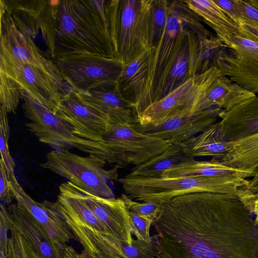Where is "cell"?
<instances>
[{"instance_id":"6da1fadb","label":"cell","mask_w":258,"mask_h":258,"mask_svg":"<svg viewBox=\"0 0 258 258\" xmlns=\"http://www.w3.org/2000/svg\"><path fill=\"white\" fill-rule=\"evenodd\" d=\"M152 225L157 258H258V224L243 196H179L162 206Z\"/></svg>"},{"instance_id":"7a4b0ae2","label":"cell","mask_w":258,"mask_h":258,"mask_svg":"<svg viewBox=\"0 0 258 258\" xmlns=\"http://www.w3.org/2000/svg\"><path fill=\"white\" fill-rule=\"evenodd\" d=\"M53 58L90 54L116 59L105 1L55 0Z\"/></svg>"},{"instance_id":"3957f363","label":"cell","mask_w":258,"mask_h":258,"mask_svg":"<svg viewBox=\"0 0 258 258\" xmlns=\"http://www.w3.org/2000/svg\"><path fill=\"white\" fill-rule=\"evenodd\" d=\"M118 181L132 200L162 206L179 196L201 192L244 197L248 180L238 176L145 177L127 174Z\"/></svg>"},{"instance_id":"277c9868","label":"cell","mask_w":258,"mask_h":258,"mask_svg":"<svg viewBox=\"0 0 258 258\" xmlns=\"http://www.w3.org/2000/svg\"><path fill=\"white\" fill-rule=\"evenodd\" d=\"M152 0L105 1L116 59L126 64L150 47Z\"/></svg>"},{"instance_id":"5b68a950","label":"cell","mask_w":258,"mask_h":258,"mask_svg":"<svg viewBox=\"0 0 258 258\" xmlns=\"http://www.w3.org/2000/svg\"><path fill=\"white\" fill-rule=\"evenodd\" d=\"M20 92L23 100V109L26 117L30 120L25 125L39 141L56 150L75 148L97 155L109 164L115 165L112 152L102 142L92 141L75 136L58 114L37 102L25 91L20 90Z\"/></svg>"},{"instance_id":"8992f818","label":"cell","mask_w":258,"mask_h":258,"mask_svg":"<svg viewBox=\"0 0 258 258\" xmlns=\"http://www.w3.org/2000/svg\"><path fill=\"white\" fill-rule=\"evenodd\" d=\"M40 165L42 168L68 179L80 189L99 197L115 198L108 181L117 179V168L105 170L107 162L98 156L82 157L67 150H55Z\"/></svg>"},{"instance_id":"52a82bcc","label":"cell","mask_w":258,"mask_h":258,"mask_svg":"<svg viewBox=\"0 0 258 258\" xmlns=\"http://www.w3.org/2000/svg\"><path fill=\"white\" fill-rule=\"evenodd\" d=\"M52 60L68 87L76 92L117 83L123 66L117 59L90 54L67 55Z\"/></svg>"},{"instance_id":"ba28073f","label":"cell","mask_w":258,"mask_h":258,"mask_svg":"<svg viewBox=\"0 0 258 258\" xmlns=\"http://www.w3.org/2000/svg\"><path fill=\"white\" fill-rule=\"evenodd\" d=\"M102 142L112 152L115 161L114 167L137 166L160 154L172 144L142 133L134 123L111 124L103 136Z\"/></svg>"},{"instance_id":"9c48e42d","label":"cell","mask_w":258,"mask_h":258,"mask_svg":"<svg viewBox=\"0 0 258 258\" xmlns=\"http://www.w3.org/2000/svg\"><path fill=\"white\" fill-rule=\"evenodd\" d=\"M222 75L216 67L194 76L161 100L152 103L137 116L141 125H155L179 112L190 110L203 98L213 82Z\"/></svg>"},{"instance_id":"30bf717a","label":"cell","mask_w":258,"mask_h":258,"mask_svg":"<svg viewBox=\"0 0 258 258\" xmlns=\"http://www.w3.org/2000/svg\"><path fill=\"white\" fill-rule=\"evenodd\" d=\"M169 2L165 29L158 44L154 47L142 95L135 108L137 116L152 103L158 84L188 28L181 18L174 1Z\"/></svg>"},{"instance_id":"8fae6325","label":"cell","mask_w":258,"mask_h":258,"mask_svg":"<svg viewBox=\"0 0 258 258\" xmlns=\"http://www.w3.org/2000/svg\"><path fill=\"white\" fill-rule=\"evenodd\" d=\"M0 58L35 66L50 75L66 92L69 89L52 59L35 42L17 27L10 14L1 5Z\"/></svg>"},{"instance_id":"7c38bea8","label":"cell","mask_w":258,"mask_h":258,"mask_svg":"<svg viewBox=\"0 0 258 258\" xmlns=\"http://www.w3.org/2000/svg\"><path fill=\"white\" fill-rule=\"evenodd\" d=\"M214 66L222 75L258 95V42L240 32L230 47L218 53Z\"/></svg>"},{"instance_id":"4fadbf2b","label":"cell","mask_w":258,"mask_h":258,"mask_svg":"<svg viewBox=\"0 0 258 258\" xmlns=\"http://www.w3.org/2000/svg\"><path fill=\"white\" fill-rule=\"evenodd\" d=\"M0 3L25 35L34 41L39 35L41 37L52 59L54 54V1L0 0Z\"/></svg>"},{"instance_id":"5bb4252c","label":"cell","mask_w":258,"mask_h":258,"mask_svg":"<svg viewBox=\"0 0 258 258\" xmlns=\"http://www.w3.org/2000/svg\"><path fill=\"white\" fill-rule=\"evenodd\" d=\"M0 72L39 103L56 113L67 92L50 75L31 64L0 58Z\"/></svg>"},{"instance_id":"9a60e30c","label":"cell","mask_w":258,"mask_h":258,"mask_svg":"<svg viewBox=\"0 0 258 258\" xmlns=\"http://www.w3.org/2000/svg\"><path fill=\"white\" fill-rule=\"evenodd\" d=\"M55 113L74 135L88 140L102 142L111 126L106 114L84 102L72 89L62 96Z\"/></svg>"},{"instance_id":"2e32d148","label":"cell","mask_w":258,"mask_h":258,"mask_svg":"<svg viewBox=\"0 0 258 258\" xmlns=\"http://www.w3.org/2000/svg\"><path fill=\"white\" fill-rule=\"evenodd\" d=\"M222 110L213 107L195 113L187 110L175 114L155 125H141L136 122L134 126L144 134L168 141L172 144H181L216 123Z\"/></svg>"},{"instance_id":"e0dca14e","label":"cell","mask_w":258,"mask_h":258,"mask_svg":"<svg viewBox=\"0 0 258 258\" xmlns=\"http://www.w3.org/2000/svg\"><path fill=\"white\" fill-rule=\"evenodd\" d=\"M199 50V39L187 28L158 84L152 103L168 95L196 75Z\"/></svg>"},{"instance_id":"ac0fdd59","label":"cell","mask_w":258,"mask_h":258,"mask_svg":"<svg viewBox=\"0 0 258 258\" xmlns=\"http://www.w3.org/2000/svg\"><path fill=\"white\" fill-rule=\"evenodd\" d=\"M10 185L17 204L29 213L47 232L52 240L62 249L75 236L61 215L51 202L40 203L33 200L23 189L16 177H9Z\"/></svg>"},{"instance_id":"d6986e66","label":"cell","mask_w":258,"mask_h":258,"mask_svg":"<svg viewBox=\"0 0 258 258\" xmlns=\"http://www.w3.org/2000/svg\"><path fill=\"white\" fill-rule=\"evenodd\" d=\"M75 92L84 102L106 114L111 124L137 122L134 105L122 94L117 82Z\"/></svg>"},{"instance_id":"ffe728a7","label":"cell","mask_w":258,"mask_h":258,"mask_svg":"<svg viewBox=\"0 0 258 258\" xmlns=\"http://www.w3.org/2000/svg\"><path fill=\"white\" fill-rule=\"evenodd\" d=\"M85 201L110 234L121 243L131 245L132 237L129 210L120 198H104L78 188Z\"/></svg>"},{"instance_id":"44dd1931","label":"cell","mask_w":258,"mask_h":258,"mask_svg":"<svg viewBox=\"0 0 258 258\" xmlns=\"http://www.w3.org/2000/svg\"><path fill=\"white\" fill-rule=\"evenodd\" d=\"M59 189L57 200L51 204L67 223H73L100 233L110 234L87 205L84 195L77 187L68 181L62 183Z\"/></svg>"},{"instance_id":"7402d4cb","label":"cell","mask_w":258,"mask_h":258,"mask_svg":"<svg viewBox=\"0 0 258 258\" xmlns=\"http://www.w3.org/2000/svg\"><path fill=\"white\" fill-rule=\"evenodd\" d=\"M223 132L228 140L235 142L258 133V95L235 105L219 115Z\"/></svg>"},{"instance_id":"603a6c76","label":"cell","mask_w":258,"mask_h":258,"mask_svg":"<svg viewBox=\"0 0 258 258\" xmlns=\"http://www.w3.org/2000/svg\"><path fill=\"white\" fill-rule=\"evenodd\" d=\"M10 212L13 222L40 255L43 258H62L63 249L29 213L17 204L10 206Z\"/></svg>"},{"instance_id":"cb8c5ba5","label":"cell","mask_w":258,"mask_h":258,"mask_svg":"<svg viewBox=\"0 0 258 258\" xmlns=\"http://www.w3.org/2000/svg\"><path fill=\"white\" fill-rule=\"evenodd\" d=\"M256 95L221 75L207 89L203 98L190 109L192 113L218 107L228 111L241 102Z\"/></svg>"},{"instance_id":"d4e9b609","label":"cell","mask_w":258,"mask_h":258,"mask_svg":"<svg viewBox=\"0 0 258 258\" xmlns=\"http://www.w3.org/2000/svg\"><path fill=\"white\" fill-rule=\"evenodd\" d=\"M181 145L185 155L189 158L210 157L220 160L232 150L234 142L226 137L219 121Z\"/></svg>"},{"instance_id":"484cf974","label":"cell","mask_w":258,"mask_h":258,"mask_svg":"<svg viewBox=\"0 0 258 258\" xmlns=\"http://www.w3.org/2000/svg\"><path fill=\"white\" fill-rule=\"evenodd\" d=\"M183 1L203 21L214 30L216 37L226 48L230 47L233 38L240 33V28L214 0Z\"/></svg>"},{"instance_id":"4316f807","label":"cell","mask_w":258,"mask_h":258,"mask_svg":"<svg viewBox=\"0 0 258 258\" xmlns=\"http://www.w3.org/2000/svg\"><path fill=\"white\" fill-rule=\"evenodd\" d=\"M154 49V47L148 48L133 61L123 65L117 82L122 94L133 104L135 109L142 95Z\"/></svg>"},{"instance_id":"83f0119b","label":"cell","mask_w":258,"mask_h":258,"mask_svg":"<svg viewBox=\"0 0 258 258\" xmlns=\"http://www.w3.org/2000/svg\"><path fill=\"white\" fill-rule=\"evenodd\" d=\"M255 173L225 165L219 160L198 161L192 158L183 161L164 171L161 177L199 176L204 177L238 176L252 177Z\"/></svg>"},{"instance_id":"f1b7e54d","label":"cell","mask_w":258,"mask_h":258,"mask_svg":"<svg viewBox=\"0 0 258 258\" xmlns=\"http://www.w3.org/2000/svg\"><path fill=\"white\" fill-rule=\"evenodd\" d=\"M181 144H173L160 154L146 162L135 166L128 175L145 177H161L167 169L187 160Z\"/></svg>"},{"instance_id":"f546056e","label":"cell","mask_w":258,"mask_h":258,"mask_svg":"<svg viewBox=\"0 0 258 258\" xmlns=\"http://www.w3.org/2000/svg\"><path fill=\"white\" fill-rule=\"evenodd\" d=\"M219 160L228 166L255 173L258 167V133L234 142L232 150Z\"/></svg>"},{"instance_id":"4dcf8cb0","label":"cell","mask_w":258,"mask_h":258,"mask_svg":"<svg viewBox=\"0 0 258 258\" xmlns=\"http://www.w3.org/2000/svg\"><path fill=\"white\" fill-rule=\"evenodd\" d=\"M199 50L196 62V75L201 74L215 67L214 63L218 53L226 48L216 37L200 40Z\"/></svg>"},{"instance_id":"1f68e13d","label":"cell","mask_w":258,"mask_h":258,"mask_svg":"<svg viewBox=\"0 0 258 258\" xmlns=\"http://www.w3.org/2000/svg\"><path fill=\"white\" fill-rule=\"evenodd\" d=\"M10 231L7 258H43L18 229L11 216Z\"/></svg>"},{"instance_id":"d6a6232c","label":"cell","mask_w":258,"mask_h":258,"mask_svg":"<svg viewBox=\"0 0 258 258\" xmlns=\"http://www.w3.org/2000/svg\"><path fill=\"white\" fill-rule=\"evenodd\" d=\"M169 1L152 0L150 13V47H155L165 29L167 18Z\"/></svg>"},{"instance_id":"836d02e7","label":"cell","mask_w":258,"mask_h":258,"mask_svg":"<svg viewBox=\"0 0 258 258\" xmlns=\"http://www.w3.org/2000/svg\"><path fill=\"white\" fill-rule=\"evenodd\" d=\"M1 107L8 113H15L21 98V92L14 81L0 72Z\"/></svg>"},{"instance_id":"e575fe53","label":"cell","mask_w":258,"mask_h":258,"mask_svg":"<svg viewBox=\"0 0 258 258\" xmlns=\"http://www.w3.org/2000/svg\"><path fill=\"white\" fill-rule=\"evenodd\" d=\"M173 1L182 20L188 29L196 35L199 40L213 36L202 24V19L190 9L183 1Z\"/></svg>"},{"instance_id":"d590c367","label":"cell","mask_w":258,"mask_h":258,"mask_svg":"<svg viewBox=\"0 0 258 258\" xmlns=\"http://www.w3.org/2000/svg\"><path fill=\"white\" fill-rule=\"evenodd\" d=\"M1 146L0 151L2 161L4 164L9 177H15L14 168L15 164L11 157L8 147L9 137V126L8 112L3 107L0 109Z\"/></svg>"},{"instance_id":"8d00e7d4","label":"cell","mask_w":258,"mask_h":258,"mask_svg":"<svg viewBox=\"0 0 258 258\" xmlns=\"http://www.w3.org/2000/svg\"><path fill=\"white\" fill-rule=\"evenodd\" d=\"M122 249L126 258H157L153 241L148 243L137 238L131 245L122 243Z\"/></svg>"},{"instance_id":"74e56055","label":"cell","mask_w":258,"mask_h":258,"mask_svg":"<svg viewBox=\"0 0 258 258\" xmlns=\"http://www.w3.org/2000/svg\"><path fill=\"white\" fill-rule=\"evenodd\" d=\"M132 227V233L137 239L148 243L152 242V237L150 235V228L153 220L140 215L129 211Z\"/></svg>"},{"instance_id":"f35d334b","label":"cell","mask_w":258,"mask_h":258,"mask_svg":"<svg viewBox=\"0 0 258 258\" xmlns=\"http://www.w3.org/2000/svg\"><path fill=\"white\" fill-rule=\"evenodd\" d=\"M121 198L129 211L153 220L158 216L162 207L154 203L134 201L125 194H121Z\"/></svg>"},{"instance_id":"ab89813d","label":"cell","mask_w":258,"mask_h":258,"mask_svg":"<svg viewBox=\"0 0 258 258\" xmlns=\"http://www.w3.org/2000/svg\"><path fill=\"white\" fill-rule=\"evenodd\" d=\"M235 2L241 16V25L244 24L258 29V0Z\"/></svg>"},{"instance_id":"60d3db41","label":"cell","mask_w":258,"mask_h":258,"mask_svg":"<svg viewBox=\"0 0 258 258\" xmlns=\"http://www.w3.org/2000/svg\"><path fill=\"white\" fill-rule=\"evenodd\" d=\"M0 217V254L1 255L6 256L8 249L9 237L8 236V232L10 228L11 214L2 203Z\"/></svg>"},{"instance_id":"b9f144b4","label":"cell","mask_w":258,"mask_h":258,"mask_svg":"<svg viewBox=\"0 0 258 258\" xmlns=\"http://www.w3.org/2000/svg\"><path fill=\"white\" fill-rule=\"evenodd\" d=\"M0 163V199L5 204H10L14 198L6 167L2 161Z\"/></svg>"},{"instance_id":"7bdbcfd3","label":"cell","mask_w":258,"mask_h":258,"mask_svg":"<svg viewBox=\"0 0 258 258\" xmlns=\"http://www.w3.org/2000/svg\"><path fill=\"white\" fill-rule=\"evenodd\" d=\"M227 16L239 28L241 24L240 12L235 0H214Z\"/></svg>"},{"instance_id":"ee69618b","label":"cell","mask_w":258,"mask_h":258,"mask_svg":"<svg viewBox=\"0 0 258 258\" xmlns=\"http://www.w3.org/2000/svg\"><path fill=\"white\" fill-rule=\"evenodd\" d=\"M243 189L245 193V198L250 205L253 200L258 198V167L252 179L248 180L247 185Z\"/></svg>"},{"instance_id":"f6af8a7d","label":"cell","mask_w":258,"mask_h":258,"mask_svg":"<svg viewBox=\"0 0 258 258\" xmlns=\"http://www.w3.org/2000/svg\"><path fill=\"white\" fill-rule=\"evenodd\" d=\"M240 32L249 38L258 42V29L248 25L242 24Z\"/></svg>"},{"instance_id":"bcb514c9","label":"cell","mask_w":258,"mask_h":258,"mask_svg":"<svg viewBox=\"0 0 258 258\" xmlns=\"http://www.w3.org/2000/svg\"><path fill=\"white\" fill-rule=\"evenodd\" d=\"M62 258H84L81 253L78 252L73 247L67 245L63 251Z\"/></svg>"},{"instance_id":"7dc6e473","label":"cell","mask_w":258,"mask_h":258,"mask_svg":"<svg viewBox=\"0 0 258 258\" xmlns=\"http://www.w3.org/2000/svg\"><path fill=\"white\" fill-rule=\"evenodd\" d=\"M250 206L254 216V221L258 224V198L251 202Z\"/></svg>"},{"instance_id":"c3c4849f","label":"cell","mask_w":258,"mask_h":258,"mask_svg":"<svg viewBox=\"0 0 258 258\" xmlns=\"http://www.w3.org/2000/svg\"><path fill=\"white\" fill-rule=\"evenodd\" d=\"M81 254L84 258H108L101 255L90 253L84 250L82 251Z\"/></svg>"},{"instance_id":"681fc988","label":"cell","mask_w":258,"mask_h":258,"mask_svg":"<svg viewBox=\"0 0 258 258\" xmlns=\"http://www.w3.org/2000/svg\"><path fill=\"white\" fill-rule=\"evenodd\" d=\"M0 258H7V256H4L3 255H1Z\"/></svg>"}]
</instances>
